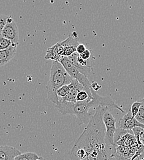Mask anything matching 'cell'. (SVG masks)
I'll return each instance as SVG.
<instances>
[{
    "label": "cell",
    "mask_w": 144,
    "mask_h": 160,
    "mask_svg": "<svg viewBox=\"0 0 144 160\" xmlns=\"http://www.w3.org/2000/svg\"><path fill=\"white\" fill-rule=\"evenodd\" d=\"M107 109L103 106L95 108V114L72 147L69 160H117L115 146L107 145L104 140L103 114Z\"/></svg>",
    "instance_id": "6da1fadb"
},
{
    "label": "cell",
    "mask_w": 144,
    "mask_h": 160,
    "mask_svg": "<svg viewBox=\"0 0 144 160\" xmlns=\"http://www.w3.org/2000/svg\"><path fill=\"white\" fill-rule=\"evenodd\" d=\"M92 99L81 102H72L59 99L58 103L56 105L58 110L63 115H71L77 118V123L79 125L88 124L91 116L89 111L91 108H96L99 106L111 107L125 113L123 109L118 107L113 100L109 98L100 96L95 91L91 88Z\"/></svg>",
    "instance_id": "7a4b0ae2"
},
{
    "label": "cell",
    "mask_w": 144,
    "mask_h": 160,
    "mask_svg": "<svg viewBox=\"0 0 144 160\" xmlns=\"http://www.w3.org/2000/svg\"><path fill=\"white\" fill-rule=\"evenodd\" d=\"M72 80L60 62L53 61L50 78L46 86L48 99L57 105L59 101L57 90L64 85L69 84Z\"/></svg>",
    "instance_id": "3957f363"
},
{
    "label": "cell",
    "mask_w": 144,
    "mask_h": 160,
    "mask_svg": "<svg viewBox=\"0 0 144 160\" xmlns=\"http://www.w3.org/2000/svg\"><path fill=\"white\" fill-rule=\"evenodd\" d=\"M59 62L62 64L67 73L72 79L78 81L82 85L89 96L92 98V94L91 91V88L89 79L82 74L67 58L63 57Z\"/></svg>",
    "instance_id": "277c9868"
},
{
    "label": "cell",
    "mask_w": 144,
    "mask_h": 160,
    "mask_svg": "<svg viewBox=\"0 0 144 160\" xmlns=\"http://www.w3.org/2000/svg\"><path fill=\"white\" fill-rule=\"evenodd\" d=\"M103 119L105 128V142L109 145H115L114 139L117 130L116 120L108 109L104 113Z\"/></svg>",
    "instance_id": "5b68a950"
},
{
    "label": "cell",
    "mask_w": 144,
    "mask_h": 160,
    "mask_svg": "<svg viewBox=\"0 0 144 160\" xmlns=\"http://www.w3.org/2000/svg\"><path fill=\"white\" fill-rule=\"evenodd\" d=\"M0 35L7 40H10L13 44H18L19 34L18 27L15 22H7V24L4 27Z\"/></svg>",
    "instance_id": "8992f818"
},
{
    "label": "cell",
    "mask_w": 144,
    "mask_h": 160,
    "mask_svg": "<svg viewBox=\"0 0 144 160\" xmlns=\"http://www.w3.org/2000/svg\"><path fill=\"white\" fill-rule=\"evenodd\" d=\"M118 126V128L128 131H132L133 128L136 127L144 129V124L139 122L136 118L132 117L131 110L125 113L123 117L120 119Z\"/></svg>",
    "instance_id": "52a82bcc"
},
{
    "label": "cell",
    "mask_w": 144,
    "mask_h": 160,
    "mask_svg": "<svg viewBox=\"0 0 144 160\" xmlns=\"http://www.w3.org/2000/svg\"><path fill=\"white\" fill-rule=\"evenodd\" d=\"M63 51L64 48L60 44V42H58L53 46L48 48L45 59L59 62L63 57L62 56Z\"/></svg>",
    "instance_id": "ba28073f"
},
{
    "label": "cell",
    "mask_w": 144,
    "mask_h": 160,
    "mask_svg": "<svg viewBox=\"0 0 144 160\" xmlns=\"http://www.w3.org/2000/svg\"><path fill=\"white\" fill-rule=\"evenodd\" d=\"M70 87V92L69 94L63 98H59V99L67 101V102H76V97L78 93L82 91L85 90L82 85L76 80H72L71 82L69 84Z\"/></svg>",
    "instance_id": "9c48e42d"
},
{
    "label": "cell",
    "mask_w": 144,
    "mask_h": 160,
    "mask_svg": "<svg viewBox=\"0 0 144 160\" xmlns=\"http://www.w3.org/2000/svg\"><path fill=\"white\" fill-rule=\"evenodd\" d=\"M21 153V151L16 147L8 145L0 146V160H14Z\"/></svg>",
    "instance_id": "30bf717a"
},
{
    "label": "cell",
    "mask_w": 144,
    "mask_h": 160,
    "mask_svg": "<svg viewBox=\"0 0 144 160\" xmlns=\"http://www.w3.org/2000/svg\"><path fill=\"white\" fill-rule=\"evenodd\" d=\"M17 44H12L6 49L0 51V67H2L12 60L16 55Z\"/></svg>",
    "instance_id": "8fae6325"
},
{
    "label": "cell",
    "mask_w": 144,
    "mask_h": 160,
    "mask_svg": "<svg viewBox=\"0 0 144 160\" xmlns=\"http://www.w3.org/2000/svg\"><path fill=\"white\" fill-rule=\"evenodd\" d=\"M79 55V54L77 52H76L73 54H72L71 56L68 57L67 58L83 75L86 77L88 78L91 77V68L90 67L82 66V65H80L79 63H78V62L77 61V58Z\"/></svg>",
    "instance_id": "7c38bea8"
},
{
    "label": "cell",
    "mask_w": 144,
    "mask_h": 160,
    "mask_svg": "<svg viewBox=\"0 0 144 160\" xmlns=\"http://www.w3.org/2000/svg\"><path fill=\"white\" fill-rule=\"evenodd\" d=\"M39 156L33 152H26L25 153H21L17 156L14 160H38Z\"/></svg>",
    "instance_id": "4fadbf2b"
},
{
    "label": "cell",
    "mask_w": 144,
    "mask_h": 160,
    "mask_svg": "<svg viewBox=\"0 0 144 160\" xmlns=\"http://www.w3.org/2000/svg\"><path fill=\"white\" fill-rule=\"evenodd\" d=\"M70 87L69 86V84H66V85H64L60 88H59L57 91V96L59 98H65L66 96H67L69 93L70 92Z\"/></svg>",
    "instance_id": "5bb4252c"
},
{
    "label": "cell",
    "mask_w": 144,
    "mask_h": 160,
    "mask_svg": "<svg viewBox=\"0 0 144 160\" xmlns=\"http://www.w3.org/2000/svg\"><path fill=\"white\" fill-rule=\"evenodd\" d=\"M92 98H91L88 94L86 92V91L85 90H82L77 95L76 97V102H85L86 100H90V99H92Z\"/></svg>",
    "instance_id": "9a60e30c"
},
{
    "label": "cell",
    "mask_w": 144,
    "mask_h": 160,
    "mask_svg": "<svg viewBox=\"0 0 144 160\" xmlns=\"http://www.w3.org/2000/svg\"><path fill=\"white\" fill-rule=\"evenodd\" d=\"M136 119L141 123L144 124V98L141 100V105L139 108L137 115L136 116Z\"/></svg>",
    "instance_id": "2e32d148"
},
{
    "label": "cell",
    "mask_w": 144,
    "mask_h": 160,
    "mask_svg": "<svg viewBox=\"0 0 144 160\" xmlns=\"http://www.w3.org/2000/svg\"><path fill=\"white\" fill-rule=\"evenodd\" d=\"M64 51L62 54V56L68 58L72 54H73L74 52H76V48L77 47L75 46H65L63 47Z\"/></svg>",
    "instance_id": "e0dca14e"
},
{
    "label": "cell",
    "mask_w": 144,
    "mask_h": 160,
    "mask_svg": "<svg viewBox=\"0 0 144 160\" xmlns=\"http://www.w3.org/2000/svg\"><path fill=\"white\" fill-rule=\"evenodd\" d=\"M141 102H139V101H136L132 104L131 108V112L132 117L135 118L136 116L137 115L139 108L141 107Z\"/></svg>",
    "instance_id": "ac0fdd59"
},
{
    "label": "cell",
    "mask_w": 144,
    "mask_h": 160,
    "mask_svg": "<svg viewBox=\"0 0 144 160\" xmlns=\"http://www.w3.org/2000/svg\"><path fill=\"white\" fill-rule=\"evenodd\" d=\"M13 43L10 40H7L0 35V51L7 49Z\"/></svg>",
    "instance_id": "d6986e66"
},
{
    "label": "cell",
    "mask_w": 144,
    "mask_h": 160,
    "mask_svg": "<svg viewBox=\"0 0 144 160\" xmlns=\"http://www.w3.org/2000/svg\"><path fill=\"white\" fill-rule=\"evenodd\" d=\"M8 17L9 16H7L0 14V34L1 33L2 30L4 29L6 25L7 24Z\"/></svg>",
    "instance_id": "ffe728a7"
},
{
    "label": "cell",
    "mask_w": 144,
    "mask_h": 160,
    "mask_svg": "<svg viewBox=\"0 0 144 160\" xmlns=\"http://www.w3.org/2000/svg\"><path fill=\"white\" fill-rule=\"evenodd\" d=\"M79 56H80V57H81L82 59H83V60H87L88 59H90V56H91V52H90V51L89 50L86 49V50L83 52L82 54H80Z\"/></svg>",
    "instance_id": "44dd1931"
},
{
    "label": "cell",
    "mask_w": 144,
    "mask_h": 160,
    "mask_svg": "<svg viewBox=\"0 0 144 160\" xmlns=\"http://www.w3.org/2000/svg\"><path fill=\"white\" fill-rule=\"evenodd\" d=\"M86 49V47H85V46L84 44H79L77 46V48H76V52L80 55V54H82L83 52Z\"/></svg>",
    "instance_id": "7402d4cb"
},
{
    "label": "cell",
    "mask_w": 144,
    "mask_h": 160,
    "mask_svg": "<svg viewBox=\"0 0 144 160\" xmlns=\"http://www.w3.org/2000/svg\"><path fill=\"white\" fill-rule=\"evenodd\" d=\"M91 88L94 91H95L96 92V91H98L101 88V86H100L97 82H96L95 81H93L92 83L91 84Z\"/></svg>",
    "instance_id": "603a6c76"
},
{
    "label": "cell",
    "mask_w": 144,
    "mask_h": 160,
    "mask_svg": "<svg viewBox=\"0 0 144 160\" xmlns=\"http://www.w3.org/2000/svg\"><path fill=\"white\" fill-rule=\"evenodd\" d=\"M77 61L78 62V63H79L80 65H82V66H87L86 65V60H83V59H82L80 56L79 55L77 58Z\"/></svg>",
    "instance_id": "cb8c5ba5"
},
{
    "label": "cell",
    "mask_w": 144,
    "mask_h": 160,
    "mask_svg": "<svg viewBox=\"0 0 144 160\" xmlns=\"http://www.w3.org/2000/svg\"><path fill=\"white\" fill-rule=\"evenodd\" d=\"M139 157H140V155L138 154V153H137V154H136V155L130 160H135L136 158H139Z\"/></svg>",
    "instance_id": "d4e9b609"
},
{
    "label": "cell",
    "mask_w": 144,
    "mask_h": 160,
    "mask_svg": "<svg viewBox=\"0 0 144 160\" xmlns=\"http://www.w3.org/2000/svg\"><path fill=\"white\" fill-rule=\"evenodd\" d=\"M38 160H45V159H44V158H43V157H39V159H38Z\"/></svg>",
    "instance_id": "484cf974"
},
{
    "label": "cell",
    "mask_w": 144,
    "mask_h": 160,
    "mask_svg": "<svg viewBox=\"0 0 144 160\" xmlns=\"http://www.w3.org/2000/svg\"><path fill=\"white\" fill-rule=\"evenodd\" d=\"M139 160H144V157L142 158H141V159H139Z\"/></svg>",
    "instance_id": "4316f807"
}]
</instances>
